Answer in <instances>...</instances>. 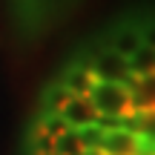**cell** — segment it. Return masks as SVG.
Segmentation results:
<instances>
[{
  "mask_svg": "<svg viewBox=\"0 0 155 155\" xmlns=\"http://www.w3.org/2000/svg\"><path fill=\"white\" fill-rule=\"evenodd\" d=\"M89 101L98 109V115H112V118H129L132 104H129V89L127 83H112V81H98L89 92Z\"/></svg>",
  "mask_w": 155,
  "mask_h": 155,
  "instance_id": "6da1fadb",
  "label": "cell"
},
{
  "mask_svg": "<svg viewBox=\"0 0 155 155\" xmlns=\"http://www.w3.org/2000/svg\"><path fill=\"white\" fill-rule=\"evenodd\" d=\"M89 69H92V75L98 78V81H112V83H127L132 72H129V58L118 55L115 49H109V46H104V49L92 52V58L89 61H83Z\"/></svg>",
  "mask_w": 155,
  "mask_h": 155,
  "instance_id": "7a4b0ae2",
  "label": "cell"
},
{
  "mask_svg": "<svg viewBox=\"0 0 155 155\" xmlns=\"http://www.w3.org/2000/svg\"><path fill=\"white\" fill-rule=\"evenodd\" d=\"M141 147H144V135L127 127L104 129V138H101V150L106 155H141Z\"/></svg>",
  "mask_w": 155,
  "mask_h": 155,
  "instance_id": "3957f363",
  "label": "cell"
},
{
  "mask_svg": "<svg viewBox=\"0 0 155 155\" xmlns=\"http://www.w3.org/2000/svg\"><path fill=\"white\" fill-rule=\"evenodd\" d=\"M129 89V104H132V115H144L155 112V72L147 75H132L127 81Z\"/></svg>",
  "mask_w": 155,
  "mask_h": 155,
  "instance_id": "277c9868",
  "label": "cell"
},
{
  "mask_svg": "<svg viewBox=\"0 0 155 155\" xmlns=\"http://www.w3.org/2000/svg\"><path fill=\"white\" fill-rule=\"evenodd\" d=\"M61 118H63L72 129H83V127L98 124L101 115H98V109L92 106L89 95H72V98L66 101V106L61 109Z\"/></svg>",
  "mask_w": 155,
  "mask_h": 155,
  "instance_id": "5b68a950",
  "label": "cell"
},
{
  "mask_svg": "<svg viewBox=\"0 0 155 155\" xmlns=\"http://www.w3.org/2000/svg\"><path fill=\"white\" fill-rule=\"evenodd\" d=\"M141 46H144V26H135V23H121L109 38V49H115L124 58H132Z\"/></svg>",
  "mask_w": 155,
  "mask_h": 155,
  "instance_id": "8992f818",
  "label": "cell"
},
{
  "mask_svg": "<svg viewBox=\"0 0 155 155\" xmlns=\"http://www.w3.org/2000/svg\"><path fill=\"white\" fill-rule=\"evenodd\" d=\"M61 83L72 95H89V92H92V86L98 83V78L92 75V69H89L83 61H75V63H69V69L63 72Z\"/></svg>",
  "mask_w": 155,
  "mask_h": 155,
  "instance_id": "52a82bcc",
  "label": "cell"
},
{
  "mask_svg": "<svg viewBox=\"0 0 155 155\" xmlns=\"http://www.w3.org/2000/svg\"><path fill=\"white\" fill-rule=\"evenodd\" d=\"M81 144V135H78V129H66V132L61 135V138H55V144H52V155H83Z\"/></svg>",
  "mask_w": 155,
  "mask_h": 155,
  "instance_id": "ba28073f",
  "label": "cell"
},
{
  "mask_svg": "<svg viewBox=\"0 0 155 155\" xmlns=\"http://www.w3.org/2000/svg\"><path fill=\"white\" fill-rule=\"evenodd\" d=\"M129 72L132 75H147V72H155V46H141L132 58H129Z\"/></svg>",
  "mask_w": 155,
  "mask_h": 155,
  "instance_id": "9c48e42d",
  "label": "cell"
},
{
  "mask_svg": "<svg viewBox=\"0 0 155 155\" xmlns=\"http://www.w3.org/2000/svg\"><path fill=\"white\" fill-rule=\"evenodd\" d=\"M83 155H106V152H104V150H86Z\"/></svg>",
  "mask_w": 155,
  "mask_h": 155,
  "instance_id": "30bf717a",
  "label": "cell"
}]
</instances>
